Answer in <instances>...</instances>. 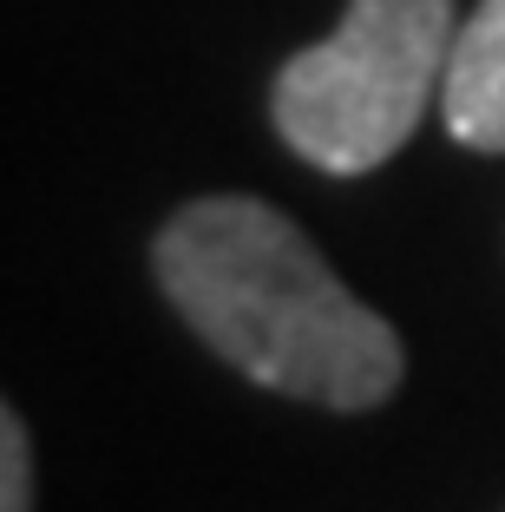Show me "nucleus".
<instances>
[{
    "label": "nucleus",
    "instance_id": "nucleus-3",
    "mask_svg": "<svg viewBox=\"0 0 505 512\" xmlns=\"http://www.w3.org/2000/svg\"><path fill=\"white\" fill-rule=\"evenodd\" d=\"M440 112L466 151H505V0H479L460 20Z\"/></svg>",
    "mask_w": 505,
    "mask_h": 512
},
{
    "label": "nucleus",
    "instance_id": "nucleus-4",
    "mask_svg": "<svg viewBox=\"0 0 505 512\" xmlns=\"http://www.w3.org/2000/svg\"><path fill=\"white\" fill-rule=\"evenodd\" d=\"M0 512H33V447L14 407L0 414Z\"/></svg>",
    "mask_w": 505,
    "mask_h": 512
},
{
    "label": "nucleus",
    "instance_id": "nucleus-1",
    "mask_svg": "<svg viewBox=\"0 0 505 512\" xmlns=\"http://www.w3.org/2000/svg\"><path fill=\"white\" fill-rule=\"evenodd\" d=\"M158 289L237 375L335 414L401 388V335L263 197H197L151 243Z\"/></svg>",
    "mask_w": 505,
    "mask_h": 512
},
{
    "label": "nucleus",
    "instance_id": "nucleus-2",
    "mask_svg": "<svg viewBox=\"0 0 505 512\" xmlns=\"http://www.w3.org/2000/svg\"><path fill=\"white\" fill-rule=\"evenodd\" d=\"M453 0H348L342 27L276 73L269 119L302 165L361 178L414 138L446 86Z\"/></svg>",
    "mask_w": 505,
    "mask_h": 512
}]
</instances>
